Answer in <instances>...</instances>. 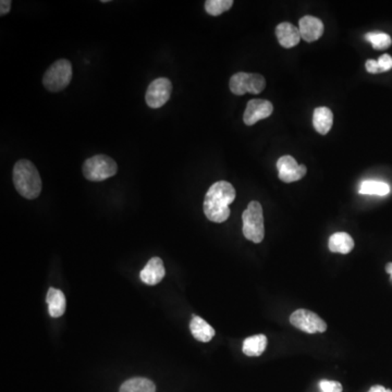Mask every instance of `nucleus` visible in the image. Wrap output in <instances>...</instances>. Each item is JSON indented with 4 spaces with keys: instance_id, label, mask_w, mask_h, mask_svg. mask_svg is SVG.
I'll return each instance as SVG.
<instances>
[{
    "instance_id": "f257e3e1",
    "label": "nucleus",
    "mask_w": 392,
    "mask_h": 392,
    "mask_svg": "<svg viewBox=\"0 0 392 392\" xmlns=\"http://www.w3.org/2000/svg\"><path fill=\"white\" fill-rule=\"evenodd\" d=\"M235 199V190L227 181L215 182L205 195L204 214L216 224L226 222L230 216L229 205Z\"/></svg>"
},
{
    "instance_id": "f03ea898",
    "label": "nucleus",
    "mask_w": 392,
    "mask_h": 392,
    "mask_svg": "<svg viewBox=\"0 0 392 392\" xmlns=\"http://www.w3.org/2000/svg\"><path fill=\"white\" fill-rule=\"evenodd\" d=\"M13 184L21 196L28 199L39 197L42 192V179L32 161L21 159L13 167Z\"/></svg>"
},
{
    "instance_id": "7ed1b4c3",
    "label": "nucleus",
    "mask_w": 392,
    "mask_h": 392,
    "mask_svg": "<svg viewBox=\"0 0 392 392\" xmlns=\"http://www.w3.org/2000/svg\"><path fill=\"white\" fill-rule=\"evenodd\" d=\"M243 235L254 243H260L265 237L264 214L262 205L258 202H251L242 215Z\"/></svg>"
},
{
    "instance_id": "20e7f679",
    "label": "nucleus",
    "mask_w": 392,
    "mask_h": 392,
    "mask_svg": "<svg viewBox=\"0 0 392 392\" xmlns=\"http://www.w3.org/2000/svg\"><path fill=\"white\" fill-rule=\"evenodd\" d=\"M82 170L87 180L100 182L115 176L118 165L109 156L96 155L84 161Z\"/></svg>"
},
{
    "instance_id": "39448f33",
    "label": "nucleus",
    "mask_w": 392,
    "mask_h": 392,
    "mask_svg": "<svg viewBox=\"0 0 392 392\" xmlns=\"http://www.w3.org/2000/svg\"><path fill=\"white\" fill-rule=\"evenodd\" d=\"M72 64L66 59H59L44 74L43 84L49 92H60L70 84Z\"/></svg>"
},
{
    "instance_id": "423d86ee",
    "label": "nucleus",
    "mask_w": 392,
    "mask_h": 392,
    "mask_svg": "<svg viewBox=\"0 0 392 392\" xmlns=\"http://www.w3.org/2000/svg\"><path fill=\"white\" fill-rule=\"evenodd\" d=\"M230 91L235 95L260 94L266 87L265 78L262 74L238 72L233 74L229 83Z\"/></svg>"
},
{
    "instance_id": "0eeeda50",
    "label": "nucleus",
    "mask_w": 392,
    "mask_h": 392,
    "mask_svg": "<svg viewBox=\"0 0 392 392\" xmlns=\"http://www.w3.org/2000/svg\"><path fill=\"white\" fill-rule=\"evenodd\" d=\"M291 325L304 331L306 334L325 332L327 330V323L314 312L308 310H296L290 316Z\"/></svg>"
},
{
    "instance_id": "6e6552de",
    "label": "nucleus",
    "mask_w": 392,
    "mask_h": 392,
    "mask_svg": "<svg viewBox=\"0 0 392 392\" xmlns=\"http://www.w3.org/2000/svg\"><path fill=\"white\" fill-rule=\"evenodd\" d=\"M172 92V84L167 78H158L154 80L148 87L145 95L146 104L148 107L157 109L163 107L168 102Z\"/></svg>"
},
{
    "instance_id": "1a4fd4ad",
    "label": "nucleus",
    "mask_w": 392,
    "mask_h": 392,
    "mask_svg": "<svg viewBox=\"0 0 392 392\" xmlns=\"http://www.w3.org/2000/svg\"><path fill=\"white\" fill-rule=\"evenodd\" d=\"M278 177L285 184H291L301 180L306 175L305 166L299 165L298 161L290 155L283 156L277 161Z\"/></svg>"
},
{
    "instance_id": "9d476101",
    "label": "nucleus",
    "mask_w": 392,
    "mask_h": 392,
    "mask_svg": "<svg viewBox=\"0 0 392 392\" xmlns=\"http://www.w3.org/2000/svg\"><path fill=\"white\" fill-rule=\"evenodd\" d=\"M274 112V106L269 100H252L247 103V109L243 115L245 125H254L260 120L269 117Z\"/></svg>"
},
{
    "instance_id": "9b49d317",
    "label": "nucleus",
    "mask_w": 392,
    "mask_h": 392,
    "mask_svg": "<svg viewBox=\"0 0 392 392\" xmlns=\"http://www.w3.org/2000/svg\"><path fill=\"white\" fill-rule=\"evenodd\" d=\"M300 34L301 37L308 43L317 41L321 39L323 34V24L319 19L315 17L305 16L301 19L300 22Z\"/></svg>"
},
{
    "instance_id": "f8f14e48",
    "label": "nucleus",
    "mask_w": 392,
    "mask_h": 392,
    "mask_svg": "<svg viewBox=\"0 0 392 392\" xmlns=\"http://www.w3.org/2000/svg\"><path fill=\"white\" fill-rule=\"evenodd\" d=\"M165 274L166 270L161 258H150L145 267L141 270V280L148 285H158L163 280Z\"/></svg>"
},
{
    "instance_id": "ddd939ff",
    "label": "nucleus",
    "mask_w": 392,
    "mask_h": 392,
    "mask_svg": "<svg viewBox=\"0 0 392 392\" xmlns=\"http://www.w3.org/2000/svg\"><path fill=\"white\" fill-rule=\"evenodd\" d=\"M276 36L281 46L285 48H292L300 43V30L289 22H283L276 28Z\"/></svg>"
},
{
    "instance_id": "4468645a",
    "label": "nucleus",
    "mask_w": 392,
    "mask_h": 392,
    "mask_svg": "<svg viewBox=\"0 0 392 392\" xmlns=\"http://www.w3.org/2000/svg\"><path fill=\"white\" fill-rule=\"evenodd\" d=\"M47 305H48L49 315L53 319H58L66 312V301L64 292L59 289L49 288L46 296Z\"/></svg>"
},
{
    "instance_id": "2eb2a0df",
    "label": "nucleus",
    "mask_w": 392,
    "mask_h": 392,
    "mask_svg": "<svg viewBox=\"0 0 392 392\" xmlns=\"http://www.w3.org/2000/svg\"><path fill=\"white\" fill-rule=\"evenodd\" d=\"M190 330L197 341L209 342L215 337V329L204 319L199 316L193 315L190 323Z\"/></svg>"
},
{
    "instance_id": "dca6fc26",
    "label": "nucleus",
    "mask_w": 392,
    "mask_h": 392,
    "mask_svg": "<svg viewBox=\"0 0 392 392\" xmlns=\"http://www.w3.org/2000/svg\"><path fill=\"white\" fill-rule=\"evenodd\" d=\"M328 247L332 253L348 254L354 249V240L346 232H336L329 238Z\"/></svg>"
},
{
    "instance_id": "f3484780",
    "label": "nucleus",
    "mask_w": 392,
    "mask_h": 392,
    "mask_svg": "<svg viewBox=\"0 0 392 392\" xmlns=\"http://www.w3.org/2000/svg\"><path fill=\"white\" fill-rule=\"evenodd\" d=\"M334 123V115L329 108L319 107L314 110L313 125L315 130L321 135H326Z\"/></svg>"
},
{
    "instance_id": "a211bd4d",
    "label": "nucleus",
    "mask_w": 392,
    "mask_h": 392,
    "mask_svg": "<svg viewBox=\"0 0 392 392\" xmlns=\"http://www.w3.org/2000/svg\"><path fill=\"white\" fill-rule=\"evenodd\" d=\"M267 337L265 335H255L243 341L242 351L247 357H260L267 348Z\"/></svg>"
},
{
    "instance_id": "6ab92c4d",
    "label": "nucleus",
    "mask_w": 392,
    "mask_h": 392,
    "mask_svg": "<svg viewBox=\"0 0 392 392\" xmlns=\"http://www.w3.org/2000/svg\"><path fill=\"white\" fill-rule=\"evenodd\" d=\"M119 392H156V386L148 378L135 377L123 382Z\"/></svg>"
},
{
    "instance_id": "aec40b11",
    "label": "nucleus",
    "mask_w": 392,
    "mask_h": 392,
    "mask_svg": "<svg viewBox=\"0 0 392 392\" xmlns=\"http://www.w3.org/2000/svg\"><path fill=\"white\" fill-rule=\"evenodd\" d=\"M359 193L363 195L386 196L390 193V186L382 181H363L359 186Z\"/></svg>"
},
{
    "instance_id": "412c9836",
    "label": "nucleus",
    "mask_w": 392,
    "mask_h": 392,
    "mask_svg": "<svg viewBox=\"0 0 392 392\" xmlns=\"http://www.w3.org/2000/svg\"><path fill=\"white\" fill-rule=\"evenodd\" d=\"M365 39L372 44V46L376 51L389 48L392 44L390 35H388L387 33H384V32H368V33L365 34Z\"/></svg>"
},
{
    "instance_id": "4be33fe9",
    "label": "nucleus",
    "mask_w": 392,
    "mask_h": 392,
    "mask_svg": "<svg viewBox=\"0 0 392 392\" xmlns=\"http://www.w3.org/2000/svg\"><path fill=\"white\" fill-rule=\"evenodd\" d=\"M232 6L233 0H207L205 10L211 16L217 17L231 9Z\"/></svg>"
},
{
    "instance_id": "5701e85b",
    "label": "nucleus",
    "mask_w": 392,
    "mask_h": 392,
    "mask_svg": "<svg viewBox=\"0 0 392 392\" xmlns=\"http://www.w3.org/2000/svg\"><path fill=\"white\" fill-rule=\"evenodd\" d=\"M319 388L321 392H342V384L334 380H321Z\"/></svg>"
},
{
    "instance_id": "b1692460",
    "label": "nucleus",
    "mask_w": 392,
    "mask_h": 392,
    "mask_svg": "<svg viewBox=\"0 0 392 392\" xmlns=\"http://www.w3.org/2000/svg\"><path fill=\"white\" fill-rule=\"evenodd\" d=\"M377 62H378L380 72H387L392 69V57L389 55H382Z\"/></svg>"
},
{
    "instance_id": "393cba45",
    "label": "nucleus",
    "mask_w": 392,
    "mask_h": 392,
    "mask_svg": "<svg viewBox=\"0 0 392 392\" xmlns=\"http://www.w3.org/2000/svg\"><path fill=\"white\" fill-rule=\"evenodd\" d=\"M365 68H366L367 72H369V73H382V72H380V66H378V62L373 60V59L367 60L366 64H365Z\"/></svg>"
},
{
    "instance_id": "a878e982",
    "label": "nucleus",
    "mask_w": 392,
    "mask_h": 392,
    "mask_svg": "<svg viewBox=\"0 0 392 392\" xmlns=\"http://www.w3.org/2000/svg\"><path fill=\"white\" fill-rule=\"evenodd\" d=\"M10 9V0H1V1H0V15H1V16H6L7 13H9Z\"/></svg>"
},
{
    "instance_id": "bb28decb",
    "label": "nucleus",
    "mask_w": 392,
    "mask_h": 392,
    "mask_svg": "<svg viewBox=\"0 0 392 392\" xmlns=\"http://www.w3.org/2000/svg\"><path fill=\"white\" fill-rule=\"evenodd\" d=\"M368 392H392V390L386 389V388L382 387L380 384H377V386L371 388Z\"/></svg>"
},
{
    "instance_id": "cd10ccee",
    "label": "nucleus",
    "mask_w": 392,
    "mask_h": 392,
    "mask_svg": "<svg viewBox=\"0 0 392 392\" xmlns=\"http://www.w3.org/2000/svg\"><path fill=\"white\" fill-rule=\"evenodd\" d=\"M386 271L390 276V281L392 283V262H388L387 265H386Z\"/></svg>"
}]
</instances>
